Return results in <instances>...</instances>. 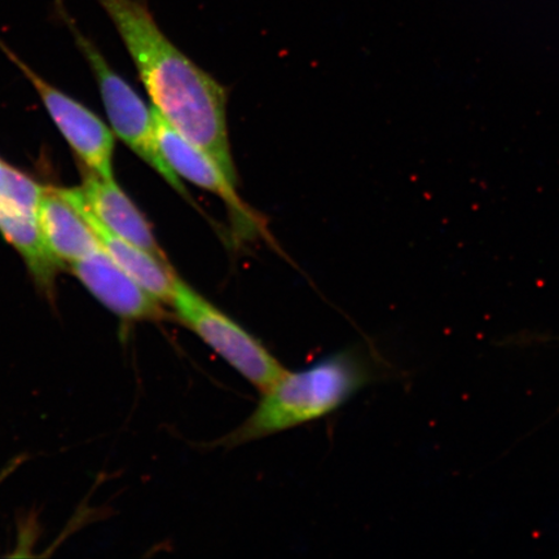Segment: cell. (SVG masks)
<instances>
[{
	"mask_svg": "<svg viewBox=\"0 0 559 559\" xmlns=\"http://www.w3.org/2000/svg\"><path fill=\"white\" fill-rule=\"evenodd\" d=\"M134 60L153 109L207 153L237 185L227 122V91L181 52L140 0H97Z\"/></svg>",
	"mask_w": 559,
	"mask_h": 559,
	"instance_id": "1",
	"label": "cell"
},
{
	"mask_svg": "<svg viewBox=\"0 0 559 559\" xmlns=\"http://www.w3.org/2000/svg\"><path fill=\"white\" fill-rule=\"evenodd\" d=\"M369 381L365 365L341 353L298 372H286L263 391L253 414L221 444L242 445L333 414Z\"/></svg>",
	"mask_w": 559,
	"mask_h": 559,
	"instance_id": "2",
	"label": "cell"
},
{
	"mask_svg": "<svg viewBox=\"0 0 559 559\" xmlns=\"http://www.w3.org/2000/svg\"><path fill=\"white\" fill-rule=\"evenodd\" d=\"M170 306L179 323L262 393L286 372L260 340L180 277Z\"/></svg>",
	"mask_w": 559,
	"mask_h": 559,
	"instance_id": "3",
	"label": "cell"
},
{
	"mask_svg": "<svg viewBox=\"0 0 559 559\" xmlns=\"http://www.w3.org/2000/svg\"><path fill=\"white\" fill-rule=\"evenodd\" d=\"M55 3L61 20L67 24L76 46L93 69L116 135L153 170L157 171L159 177H163L175 191L188 198L185 185L167 164L159 150L153 109L146 107L142 97L110 68L94 41L81 33L79 26L70 17L64 3L61 0H55Z\"/></svg>",
	"mask_w": 559,
	"mask_h": 559,
	"instance_id": "4",
	"label": "cell"
},
{
	"mask_svg": "<svg viewBox=\"0 0 559 559\" xmlns=\"http://www.w3.org/2000/svg\"><path fill=\"white\" fill-rule=\"evenodd\" d=\"M0 47L29 80L53 122L86 169L104 178L114 179L115 138L107 124H104L85 105L41 79L3 44H0Z\"/></svg>",
	"mask_w": 559,
	"mask_h": 559,
	"instance_id": "5",
	"label": "cell"
},
{
	"mask_svg": "<svg viewBox=\"0 0 559 559\" xmlns=\"http://www.w3.org/2000/svg\"><path fill=\"white\" fill-rule=\"evenodd\" d=\"M153 109V108H152ZM156 135L160 152L179 178H185L225 202L237 233L250 235L261 228L260 221L236 191V185L221 166L199 146L175 131L155 109Z\"/></svg>",
	"mask_w": 559,
	"mask_h": 559,
	"instance_id": "6",
	"label": "cell"
},
{
	"mask_svg": "<svg viewBox=\"0 0 559 559\" xmlns=\"http://www.w3.org/2000/svg\"><path fill=\"white\" fill-rule=\"evenodd\" d=\"M68 269L91 295L124 321H160L169 317L163 302L126 274L103 247Z\"/></svg>",
	"mask_w": 559,
	"mask_h": 559,
	"instance_id": "7",
	"label": "cell"
},
{
	"mask_svg": "<svg viewBox=\"0 0 559 559\" xmlns=\"http://www.w3.org/2000/svg\"><path fill=\"white\" fill-rule=\"evenodd\" d=\"M61 192L93 227L99 237L103 249L107 251L111 260L153 297L163 304L170 305L179 276L175 274L169 261L160 260L111 233L96 218L93 210L83 199L80 188H61Z\"/></svg>",
	"mask_w": 559,
	"mask_h": 559,
	"instance_id": "8",
	"label": "cell"
},
{
	"mask_svg": "<svg viewBox=\"0 0 559 559\" xmlns=\"http://www.w3.org/2000/svg\"><path fill=\"white\" fill-rule=\"evenodd\" d=\"M80 190L96 218L111 233L167 261L165 251L153 235L148 221L132 204L115 179L104 178L86 169Z\"/></svg>",
	"mask_w": 559,
	"mask_h": 559,
	"instance_id": "9",
	"label": "cell"
},
{
	"mask_svg": "<svg viewBox=\"0 0 559 559\" xmlns=\"http://www.w3.org/2000/svg\"><path fill=\"white\" fill-rule=\"evenodd\" d=\"M37 218L48 250L62 269L102 248L93 227L66 198L61 188L45 187Z\"/></svg>",
	"mask_w": 559,
	"mask_h": 559,
	"instance_id": "10",
	"label": "cell"
},
{
	"mask_svg": "<svg viewBox=\"0 0 559 559\" xmlns=\"http://www.w3.org/2000/svg\"><path fill=\"white\" fill-rule=\"evenodd\" d=\"M44 190L37 181L0 159V207L37 215Z\"/></svg>",
	"mask_w": 559,
	"mask_h": 559,
	"instance_id": "11",
	"label": "cell"
}]
</instances>
